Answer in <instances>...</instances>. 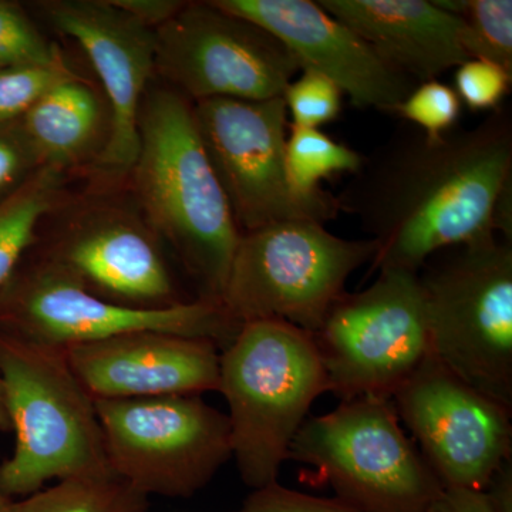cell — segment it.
<instances>
[{"mask_svg":"<svg viewBox=\"0 0 512 512\" xmlns=\"http://www.w3.org/2000/svg\"><path fill=\"white\" fill-rule=\"evenodd\" d=\"M12 430L8 409H6L5 392H3L2 380H0V431Z\"/></svg>","mask_w":512,"mask_h":512,"instance_id":"obj_34","label":"cell"},{"mask_svg":"<svg viewBox=\"0 0 512 512\" xmlns=\"http://www.w3.org/2000/svg\"><path fill=\"white\" fill-rule=\"evenodd\" d=\"M42 168L22 120L0 123V202Z\"/></svg>","mask_w":512,"mask_h":512,"instance_id":"obj_29","label":"cell"},{"mask_svg":"<svg viewBox=\"0 0 512 512\" xmlns=\"http://www.w3.org/2000/svg\"><path fill=\"white\" fill-rule=\"evenodd\" d=\"M431 353L512 409V242L444 249L419 272Z\"/></svg>","mask_w":512,"mask_h":512,"instance_id":"obj_5","label":"cell"},{"mask_svg":"<svg viewBox=\"0 0 512 512\" xmlns=\"http://www.w3.org/2000/svg\"><path fill=\"white\" fill-rule=\"evenodd\" d=\"M62 50L50 43L18 3L0 0V72L55 62Z\"/></svg>","mask_w":512,"mask_h":512,"instance_id":"obj_25","label":"cell"},{"mask_svg":"<svg viewBox=\"0 0 512 512\" xmlns=\"http://www.w3.org/2000/svg\"><path fill=\"white\" fill-rule=\"evenodd\" d=\"M239 329L221 303L202 299L164 309L104 301L33 249L0 291V335L46 348L67 350L123 333L157 330L212 340L224 349Z\"/></svg>","mask_w":512,"mask_h":512,"instance_id":"obj_8","label":"cell"},{"mask_svg":"<svg viewBox=\"0 0 512 512\" xmlns=\"http://www.w3.org/2000/svg\"><path fill=\"white\" fill-rule=\"evenodd\" d=\"M463 22L461 43L470 59L500 64L512 73L511 0H436Z\"/></svg>","mask_w":512,"mask_h":512,"instance_id":"obj_23","label":"cell"},{"mask_svg":"<svg viewBox=\"0 0 512 512\" xmlns=\"http://www.w3.org/2000/svg\"><path fill=\"white\" fill-rule=\"evenodd\" d=\"M232 512H359L338 498H320L274 483L254 490Z\"/></svg>","mask_w":512,"mask_h":512,"instance_id":"obj_30","label":"cell"},{"mask_svg":"<svg viewBox=\"0 0 512 512\" xmlns=\"http://www.w3.org/2000/svg\"><path fill=\"white\" fill-rule=\"evenodd\" d=\"M60 211L62 224L37 239L33 251L59 265L93 295L136 309L190 302L178 291L163 244L134 198L130 202L103 194L76 201L66 198Z\"/></svg>","mask_w":512,"mask_h":512,"instance_id":"obj_11","label":"cell"},{"mask_svg":"<svg viewBox=\"0 0 512 512\" xmlns=\"http://www.w3.org/2000/svg\"><path fill=\"white\" fill-rule=\"evenodd\" d=\"M0 380L16 444L0 466V491L28 497L46 483L113 471L96 403L66 350L0 335Z\"/></svg>","mask_w":512,"mask_h":512,"instance_id":"obj_4","label":"cell"},{"mask_svg":"<svg viewBox=\"0 0 512 512\" xmlns=\"http://www.w3.org/2000/svg\"><path fill=\"white\" fill-rule=\"evenodd\" d=\"M454 84V92L468 109L493 113L510 93L512 73L500 64L470 59L457 67Z\"/></svg>","mask_w":512,"mask_h":512,"instance_id":"obj_28","label":"cell"},{"mask_svg":"<svg viewBox=\"0 0 512 512\" xmlns=\"http://www.w3.org/2000/svg\"><path fill=\"white\" fill-rule=\"evenodd\" d=\"M110 2L151 30L161 28L185 5V2L180 0H110Z\"/></svg>","mask_w":512,"mask_h":512,"instance_id":"obj_31","label":"cell"},{"mask_svg":"<svg viewBox=\"0 0 512 512\" xmlns=\"http://www.w3.org/2000/svg\"><path fill=\"white\" fill-rule=\"evenodd\" d=\"M66 181L63 171L42 167L0 202V291L35 247L42 222L66 200Z\"/></svg>","mask_w":512,"mask_h":512,"instance_id":"obj_20","label":"cell"},{"mask_svg":"<svg viewBox=\"0 0 512 512\" xmlns=\"http://www.w3.org/2000/svg\"><path fill=\"white\" fill-rule=\"evenodd\" d=\"M154 33L156 73L191 103L275 99L301 72L281 40L212 0L185 2Z\"/></svg>","mask_w":512,"mask_h":512,"instance_id":"obj_13","label":"cell"},{"mask_svg":"<svg viewBox=\"0 0 512 512\" xmlns=\"http://www.w3.org/2000/svg\"><path fill=\"white\" fill-rule=\"evenodd\" d=\"M77 76L63 55L55 62L13 67L0 72V123L22 120L57 84Z\"/></svg>","mask_w":512,"mask_h":512,"instance_id":"obj_24","label":"cell"},{"mask_svg":"<svg viewBox=\"0 0 512 512\" xmlns=\"http://www.w3.org/2000/svg\"><path fill=\"white\" fill-rule=\"evenodd\" d=\"M392 402L443 488L484 493L495 471L512 460V409L468 384L433 353Z\"/></svg>","mask_w":512,"mask_h":512,"instance_id":"obj_14","label":"cell"},{"mask_svg":"<svg viewBox=\"0 0 512 512\" xmlns=\"http://www.w3.org/2000/svg\"><path fill=\"white\" fill-rule=\"evenodd\" d=\"M286 138V171L296 194L308 200L328 197L320 188L323 180L335 174L355 175L365 157L345 144L330 138L319 128L289 126Z\"/></svg>","mask_w":512,"mask_h":512,"instance_id":"obj_22","label":"cell"},{"mask_svg":"<svg viewBox=\"0 0 512 512\" xmlns=\"http://www.w3.org/2000/svg\"><path fill=\"white\" fill-rule=\"evenodd\" d=\"M299 73L282 94L292 120L289 126L319 128L338 119L345 96L338 84L313 70Z\"/></svg>","mask_w":512,"mask_h":512,"instance_id":"obj_26","label":"cell"},{"mask_svg":"<svg viewBox=\"0 0 512 512\" xmlns=\"http://www.w3.org/2000/svg\"><path fill=\"white\" fill-rule=\"evenodd\" d=\"M22 124L42 167L66 174L89 161L96 164L109 136L103 101L80 76L53 87Z\"/></svg>","mask_w":512,"mask_h":512,"instance_id":"obj_19","label":"cell"},{"mask_svg":"<svg viewBox=\"0 0 512 512\" xmlns=\"http://www.w3.org/2000/svg\"><path fill=\"white\" fill-rule=\"evenodd\" d=\"M94 403L111 468L148 497H192L232 457L227 414L200 394Z\"/></svg>","mask_w":512,"mask_h":512,"instance_id":"obj_10","label":"cell"},{"mask_svg":"<svg viewBox=\"0 0 512 512\" xmlns=\"http://www.w3.org/2000/svg\"><path fill=\"white\" fill-rule=\"evenodd\" d=\"M50 25L84 50L103 84L109 136L97 167L130 174L138 154V116L156 73V33L110 0H49L39 3Z\"/></svg>","mask_w":512,"mask_h":512,"instance_id":"obj_15","label":"cell"},{"mask_svg":"<svg viewBox=\"0 0 512 512\" xmlns=\"http://www.w3.org/2000/svg\"><path fill=\"white\" fill-rule=\"evenodd\" d=\"M192 104L202 144L241 234L276 222L325 224L338 217V197L329 194L308 200L289 183L285 160L289 123L282 96Z\"/></svg>","mask_w":512,"mask_h":512,"instance_id":"obj_12","label":"cell"},{"mask_svg":"<svg viewBox=\"0 0 512 512\" xmlns=\"http://www.w3.org/2000/svg\"><path fill=\"white\" fill-rule=\"evenodd\" d=\"M0 512H16L15 501L12 498L6 497L2 491H0Z\"/></svg>","mask_w":512,"mask_h":512,"instance_id":"obj_35","label":"cell"},{"mask_svg":"<svg viewBox=\"0 0 512 512\" xmlns=\"http://www.w3.org/2000/svg\"><path fill=\"white\" fill-rule=\"evenodd\" d=\"M311 335L330 393L392 399L431 353L419 274L380 271L365 291L343 293Z\"/></svg>","mask_w":512,"mask_h":512,"instance_id":"obj_9","label":"cell"},{"mask_svg":"<svg viewBox=\"0 0 512 512\" xmlns=\"http://www.w3.org/2000/svg\"><path fill=\"white\" fill-rule=\"evenodd\" d=\"M429 512H495L483 491L443 488Z\"/></svg>","mask_w":512,"mask_h":512,"instance_id":"obj_32","label":"cell"},{"mask_svg":"<svg viewBox=\"0 0 512 512\" xmlns=\"http://www.w3.org/2000/svg\"><path fill=\"white\" fill-rule=\"evenodd\" d=\"M394 69L416 83L470 60L461 43L463 22L436 0H319Z\"/></svg>","mask_w":512,"mask_h":512,"instance_id":"obj_18","label":"cell"},{"mask_svg":"<svg viewBox=\"0 0 512 512\" xmlns=\"http://www.w3.org/2000/svg\"><path fill=\"white\" fill-rule=\"evenodd\" d=\"M461 113V101L453 87L440 82L417 83L412 93L397 107L396 113L429 137L450 133Z\"/></svg>","mask_w":512,"mask_h":512,"instance_id":"obj_27","label":"cell"},{"mask_svg":"<svg viewBox=\"0 0 512 512\" xmlns=\"http://www.w3.org/2000/svg\"><path fill=\"white\" fill-rule=\"evenodd\" d=\"M284 43L301 70L335 82L357 109L396 113L416 82L384 62L365 40L311 0H212Z\"/></svg>","mask_w":512,"mask_h":512,"instance_id":"obj_16","label":"cell"},{"mask_svg":"<svg viewBox=\"0 0 512 512\" xmlns=\"http://www.w3.org/2000/svg\"><path fill=\"white\" fill-rule=\"evenodd\" d=\"M353 177L336 197L376 242L372 272L419 274L444 249L498 237L495 210L512 187L510 110L436 138L399 131Z\"/></svg>","mask_w":512,"mask_h":512,"instance_id":"obj_1","label":"cell"},{"mask_svg":"<svg viewBox=\"0 0 512 512\" xmlns=\"http://www.w3.org/2000/svg\"><path fill=\"white\" fill-rule=\"evenodd\" d=\"M484 494L495 512H512V460L495 471Z\"/></svg>","mask_w":512,"mask_h":512,"instance_id":"obj_33","label":"cell"},{"mask_svg":"<svg viewBox=\"0 0 512 512\" xmlns=\"http://www.w3.org/2000/svg\"><path fill=\"white\" fill-rule=\"evenodd\" d=\"M220 346L212 340L141 330L66 350L94 400L218 392Z\"/></svg>","mask_w":512,"mask_h":512,"instance_id":"obj_17","label":"cell"},{"mask_svg":"<svg viewBox=\"0 0 512 512\" xmlns=\"http://www.w3.org/2000/svg\"><path fill=\"white\" fill-rule=\"evenodd\" d=\"M138 141L134 201L197 284V298L221 303L241 231L202 144L194 104L168 86L148 87Z\"/></svg>","mask_w":512,"mask_h":512,"instance_id":"obj_2","label":"cell"},{"mask_svg":"<svg viewBox=\"0 0 512 512\" xmlns=\"http://www.w3.org/2000/svg\"><path fill=\"white\" fill-rule=\"evenodd\" d=\"M15 504L16 512H147L148 495L109 471L63 478Z\"/></svg>","mask_w":512,"mask_h":512,"instance_id":"obj_21","label":"cell"},{"mask_svg":"<svg viewBox=\"0 0 512 512\" xmlns=\"http://www.w3.org/2000/svg\"><path fill=\"white\" fill-rule=\"evenodd\" d=\"M291 458L315 468L320 483L359 512H429L443 491L384 397L343 400L333 412L306 419Z\"/></svg>","mask_w":512,"mask_h":512,"instance_id":"obj_7","label":"cell"},{"mask_svg":"<svg viewBox=\"0 0 512 512\" xmlns=\"http://www.w3.org/2000/svg\"><path fill=\"white\" fill-rule=\"evenodd\" d=\"M232 457L248 487L278 483L309 409L329 392L311 333L284 320L244 323L220 355Z\"/></svg>","mask_w":512,"mask_h":512,"instance_id":"obj_3","label":"cell"},{"mask_svg":"<svg viewBox=\"0 0 512 512\" xmlns=\"http://www.w3.org/2000/svg\"><path fill=\"white\" fill-rule=\"evenodd\" d=\"M373 239L336 237L322 222H276L239 237L221 305L238 325L284 320L313 333L346 282L372 264Z\"/></svg>","mask_w":512,"mask_h":512,"instance_id":"obj_6","label":"cell"}]
</instances>
